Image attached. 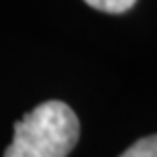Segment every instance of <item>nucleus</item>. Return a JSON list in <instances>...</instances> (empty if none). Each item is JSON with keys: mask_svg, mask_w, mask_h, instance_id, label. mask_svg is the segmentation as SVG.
Listing matches in <instances>:
<instances>
[{"mask_svg": "<svg viewBox=\"0 0 157 157\" xmlns=\"http://www.w3.org/2000/svg\"><path fill=\"white\" fill-rule=\"evenodd\" d=\"M84 2L100 12H108V14H122L137 4V0H84Z\"/></svg>", "mask_w": 157, "mask_h": 157, "instance_id": "3", "label": "nucleus"}, {"mask_svg": "<svg viewBox=\"0 0 157 157\" xmlns=\"http://www.w3.org/2000/svg\"><path fill=\"white\" fill-rule=\"evenodd\" d=\"M80 139V121L61 100H47L14 124L4 157H67Z\"/></svg>", "mask_w": 157, "mask_h": 157, "instance_id": "1", "label": "nucleus"}, {"mask_svg": "<svg viewBox=\"0 0 157 157\" xmlns=\"http://www.w3.org/2000/svg\"><path fill=\"white\" fill-rule=\"evenodd\" d=\"M121 157H157V135H149V137L139 139Z\"/></svg>", "mask_w": 157, "mask_h": 157, "instance_id": "2", "label": "nucleus"}]
</instances>
